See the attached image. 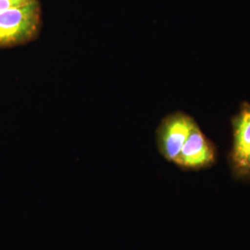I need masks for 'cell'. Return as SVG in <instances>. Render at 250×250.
<instances>
[{
	"instance_id": "6da1fadb",
	"label": "cell",
	"mask_w": 250,
	"mask_h": 250,
	"mask_svg": "<svg viewBox=\"0 0 250 250\" xmlns=\"http://www.w3.org/2000/svg\"><path fill=\"white\" fill-rule=\"evenodd\" d=\"M41 27L39 0L23 7L0 11V48L25 45L36 40Z\"/></svg>"
},
{
	"instance_id": "7a4b0ae2",
	"label": "cell",
	"mask_w": 250,
	"mask_h": 250,
	"mask_svg": "<svg viewBox=\"0 0 250 250\" xmlns=\"http://www.w3.org/2000/svg\"><path fill=\"white\" fill-rule=\"evenodd\" d=\"M232 143L228 163L232 177L250 183V104L242 103L239 111L232 117Z\"/></svg>"
},
{
	"instance_id": "3957f363",
	"label": "cell",
	"mask_w": 250,
	"mask_h": 250,
	"mask_svg": "<svg viewBox=\"0 0 250 250\" xmlns=\"http://www.w3.org/2000/svg\"><path fill=\"white\" fill-rule=\"evenodd\" d=\"M196 121L187 113L176 111L164 117L156 131V142L161 156L174 163Z\"/></svg>"
},
{
	"instance_id": "277c9868",
	"label": "cell",
	"mask_w": 250,
	"mask_h": 250,
	"mask_svg": "<svg viewBox=\"0 0 250 250\" xmlns=\"http://www.w3.org/2000/svg\"><path fill=\"white\" fill-rule=\"evenodd\" d=\"M217 161V148L199 126H194L174 164L182 170H199L210 168Z\"/></svg>"
},
{
	"instance_id": "5b68a950",
	"label": "cell",
	"mask_w": 250,
	"mask_h": 250,
	"mask_svg": "<svg viewBox=\"0 0 250 250\" xmlns=\"http://www.w3.org/2000/svg\"><path fill=\"white\" fill-rule=\"evenodd\" d=\"M36 1L37 0H0V11L23 7Z\"/></svg>"
}]
</instances>
